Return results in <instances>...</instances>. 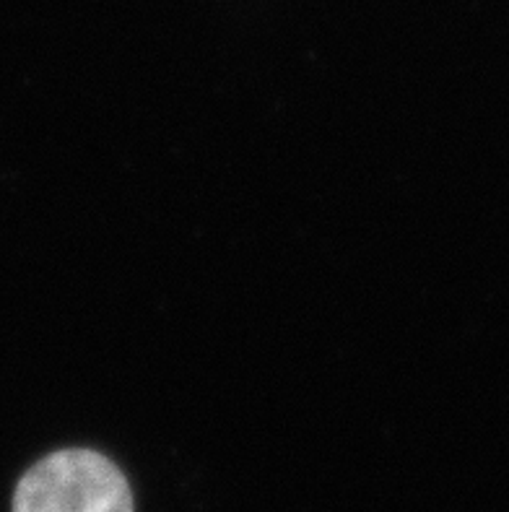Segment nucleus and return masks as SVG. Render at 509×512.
<instances>
[{
    "label": "nucleus",
    "mask_w": 509,
    "mask_h": 512,
    "mask_svg": "<svg viewBox=\"0 0 509 512\" xmlns=\"http://www.w3.org/2000/svg\"><path fill=\"white\" fill-rule=\"evenodd\" d=\"M13 512H133L120 468L94 450H60L29 468Z\"/></svg>",
    "instance_id": "obj_1"
}]
</instances>
